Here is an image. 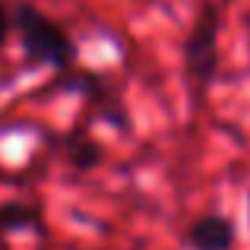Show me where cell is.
Instances as JSON below:
<instances>
[{"label": "cell", "mask_w": 250, "mask_h": 250, "mask_svg": "<svg viewBox=\"0 0 250 250\" xmlns=\"http://www.w3.org/2000/svg\"><path fill=\"white\" fill-rule=\"evenodd\" d=\"M13 32L19 35L22 54L29 63H42L51 70H70L76 63V44L57 19L42 13L35 3H19L13 10Z\"/></svg>", "instance_id": "6da1fadb"}, {"label": "cell", "mask_w": 250, "mask_h": 250, "mask_svg": "<svg viewBox=\"0 0 250 250\" xmlns=\"http://www.w3.org/2000/svg\"><path fill=\"white\" fill-rule=\"evenodd\" d=\"M219 29H222L219 3L203 0L193 16V25H190L187 38H184V70L203 89L219 73Z\"/></svg>", "instance_id": "7a4b0ae2"}, {"label": "cell", "mask_w": 250, "mask_h": 250, "mask_svg": "<svg viewBox=\"0 0 250 250\" xmlns=\"http://www.w3.org/2000/svg\"><path fill=\"white\" fill-rule=\"evenodd\" d=\"M234 241H238L234 222L228 215H219V212L200 215L187 228V247L190 250H231Z\"/></svg>", "instance_id": "3957f363"}, {"label": "cell", "mask_w": 250, "mask_h": 250, "mask_svg": "<svg viewBox=\"0 0 250 250\" xmlns=\"http://www.w3.org/2000/svg\"><path fill=\"white\" fill-rule=\"evenodd\" d=\"M38 228V209L29 203H0V231H25Z\"/></svg>", "instance_id": "277c9868"}, {"label": "cell", "mask_w": 250, "mask_h": 250, "mask_svg": "<svg viewBox=\"0 0 250 250\" xmlns=\"http://www.w3.org/2000/svg\"><path fill=\"white\" fill-rule=\"evenodd\" d=\"M70 159H73L76 171H89V168H95L98 162H102V149H98L92 140H85V136H80V140L73 136V143H70Z\"/></svg>", "instance_id": "5b68a950"}, {"label": "cell", "mask_w": 250, "mask_h": 250, "mask_svg": "<svg viewBox=\"0 0 250 250\" xmlns=\"http://www.w3.org/2000/svg\"><path fill=\"white\" fill-rule=\"evenodd\" d=\"M13 29V13H6V6L0 3V48L6 44V35H10Z\"/></svg>", "instance_id": "8992f818"}]
</instances>
